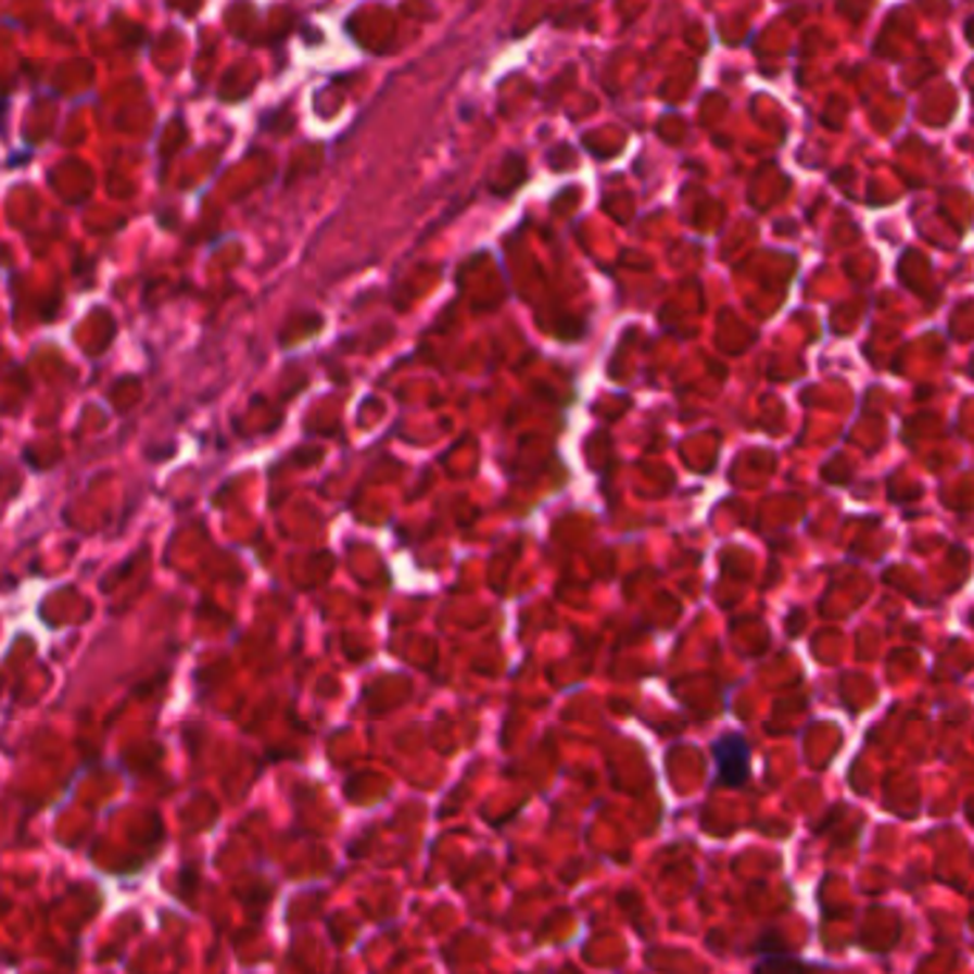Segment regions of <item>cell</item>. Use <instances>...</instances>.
<instances>
[{
	"label": "cell",
	"mask_w": 974,
	"mask_h": 974,
	"mask_svg": "<svg viewBox=\"0 0 974 974\" xmlns=\"http://www.w3.org/2000/svg\"><path fill=\"white\" fill-rule=\"evenodd\" d=\"M712 758H716L718 784L741 786L749 779V747L741 735H721L712 744Z\"/></svg>",
	"instance_id": "obj_1"
}]
</instances>
